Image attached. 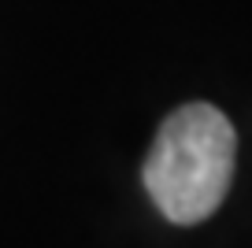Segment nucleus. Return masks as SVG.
I'll return each instance as SVG.
<instances>
[{
    "label": "nucleus",
    "instance_id": "nucleus-1",
    "mask_svg": "<svg viewBox=\"0 0 252 248\" xmlns=\"http://www.w3.org/2000/svg\"><path fill=\"white\" fill-rule=\"evenodd\" d=\"M237 133L212 104H182L159 123L145 159V189L174 226H197L222 204L234 178Z\"/></svg>",
    "mask_w": 252,
    "mask_h": 248
}]
</instances>
